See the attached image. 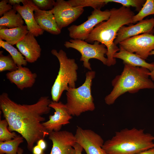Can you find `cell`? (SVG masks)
Returning <instances> with one entry per match:
<instances>
[{
  "instance_id": "cell-1",
  "label": "cell",
  "mask_w": 154,
  "mask_h": 154,
  "mask_svg": "<svg viewBox=\"0 0 154 154\" xmlns=\"http://www.w3.org/2000/svg\"><path fill=\"white\" fill-rule=\"evenodd\" d=\"M51 101L48 96H43L35 104H21L12 100L6 92L0 95V108L8 122L9 130L20 134L31 151L36 142L48 135L42 123L45 120L44 116L50 112Z\"/></svg>"
},
{
  "instance_id": "cell-2",
  "label": "cell",
  "mask_w": 154,
  "mask_h": 154,
  "mask_svg": "<svg viewBox=\"0 0 154 154\" xmlns=\"http://www.w3.org/2000/svg\"><path fill=\"white\" fill-rule=\"evenodd\" d=\"M110 11L108 19L96 25L85 40L90 44L97 41L106 46L107 49L106 65L108 66L114 65L116 62L114 56L119 48L114 41L118 31L123 26L132 23V19L135 15L130 7L122 6L118 8H113Z\"/></svg>"
},
{
  "instance_id": "cell-3",
  "label": "cell",
  "mask_w": 154,
  "mask_h": 154,
  "mask_svg": "<svg viewBox=\"0 0 154 154\" xmlns=\"http://www.w3.org/2000/svg\"><path fill=\"white\" fill-rule=\"evenodd\" d=\"M154 147V136L133 127L115 132L102 147L107 154H137Z\"/></svg>"
},
{
  "instance_id": "cell-4",
  "label": "cell",
  "mask_w": 154,
  "mask_h": 154,
  "mask_svg": "<svg viewBox=\"0 0 154 154\" xmlns=\"http://www.w3.org/2000/svg\"><path fill=\"white\" fill-rule=\"evenodd\" d=\"M124 64L121 73L112 81V91L104 98L108 105L114 104L118 98L126 92L133 93L141 89H154V83L149 78L150 72L148 69Z\"/></svg>"
},
{
  "instance_id": "cell-5",
  "label": "cell",
  "mask_w": 154,
  "mask_h": 154,
  "mask_svg": "<svg viewBox=\"0 0 154 154\" xmlns=\"http://www.w3.org/2000/svg\"><path fill=\"white\" fill-rule=\"evenodd\" d=\"M51 53L57 58L60 64L58 73L51 92L52 101L58 102L64 91H67L69 88H76L78 66L75 60L68 58L66 52L62 49L58 52L53 49Z\"/></svg>"
},
{
  "instance_id": "cell-6",
  "label": "cell",
  "mask_w": 154,
  "mask_h": 154,
  "mask_svg": "<svg viewBox=\"0 0 154 154\" xmlns=\"http://www.w3.org/2000/svg\"><path fill=\"white\" fill-rule=\"evenodd\" d=\"M95 75L94 71L87 72L85 82L81 86L77 88H69L67 91L65 105L69 113L72 116H78L83 112L92 111L95 109L91 86Z\"/></svg>"
},
{
  "instance_id": "cell-7",
  "label": "cell",
  "mask_w": 154,
  "mask_h": 154,
  "mask_svg": "<svg viewBox=\"0 0 154 154\" xmlns=\"http://www.w3.org/2000/svg\"><path fill=\"white\" fill-rule=\"evenodd\" d=\"M98 41H95L93 44L88 43L85 40L78 39H71L65 42L64 45L67 48L74 49L81 54L80 59L83 62L84 68L92 70L90 59L94 58L100 61L106 65L107 59L105 56L107 52L106 46Z\"/></svg>"
},
{
  "instance_id": "cell-8",
  "label": "cell",
  "mask_w": 154,
  "mask_h": 154,
  "mask_svg": "<svg viewBox=\"0 0 154 154\" xmlns=\"http://www.w3.org/2000/svg\"><path fill=\"white\" fill-rule=\"evenodd\" d=\"M110 15V10L102 11L100 9H94L86 21L79 25H72L68 28L69 37L72 39L85 40L95 26L108 20Z\"/></svg>"
},
{
  "instance_id": "cell-9",
  "label": "cell",
  "mask_w": 154,
  "mask_h": 154,
  "mask_svg": "<svg viewBox=\"0 0 154 154\" xmlns=\"http://www.w3.org/2000/svg\"><path fill=\"white\" fill-rule=\"evenodd\" d=\"M120 46L126 50L145 60L154 50V35L144 33L133 37L120 42Z\"/></svg>"
},
{
  "instance_id": "cell-10",
  "label": "cell",
  "mask_w": 154,
  "mask_h": 154,
  "mask_svg": "<svg viewBox=\"0 0 154 154\" xmlns=\"http://www.w3.org/2000/svg\"><path fill=\"white\" fill-rule=\"evenodd\" d=\"M61 30L76 20L83 13L84 7H72L68 1L57 0L50 10Z\"/></svg>"
},
{
  "instance_id": "cell-11",
  "label": "cell",
  "mask_w": 154,
  "mask_h": 154,
  "mask_svg": "<svg viewBox=\"0 0 154 154\" xmlns=\"http://www.w3.org/2000/svg\"><path fill=\"white\" fill-rule=\"evenodd\" d=\"M74 135L76 143L87 154H107L102 147L104 142L103 139L93 131L78 126Z\"/></svg>"
},
{
  "instance_id": "cell-12",
  "label": "cell",
  "mask_w": 154,
  "mask_h": 154,
  "mask_svg": "<svg viewBox=\"0 0 154 154\" xmlns=\"http://www.w3.org/2000/svg\"><path fill=\"white\" fill-rule=\"evenodd\" d=\"M48 138L52 143L50 154H76L74 146L76 143L75 135L66 130L49 132Z\"/></svg>"
},
{
  "instance_id": "cell-13",
  "label": "cell",
  "mask_w": 154,
  "mask_h": 154,
  "mask_svg": "<svg viewBox=\"0 0 154 154\" xmlns=\"http://www.w3.org/2000/svg\"><path fill=\"white\" fill-rule=\"evenodd\" d=\"M55 110L54 115L49 117V120L42 123V125L49 132L60 131L62 125L70 123L72 117L68 113L65 104L61 102L51 101L49 105Z\"/></svg>"
},
{
  "instance_id": "cell-14",
  "label": "cell",
  "mask_w": 154,
  "mask_h": 154,
  "mask_svg": "<svg viewBox=\"0 0 154 154\" xmlns=\"http://www.w3.org/2000/svg\"><path fill=\"white\" fill-rule=\"evenodd\" d=\"M154 19H146L139 21L134 25L123 26L120 29L114 41L117 45L129 38L144 33H152L153 31Z\"/></svg>"
},
{
  "instance_id": "cell-15",
  "label": "cell",
  "mask_w": 154,
  "mask_h": 154,
  "mask_svg": "<svg viewBox=\"0 0 154 154\" xmlns=\"http://www.w3.org/2000/svg\"><path fill=\"white\" fill-rule=\"evenodd\" d=\"M23 5H16L13 8L21 16L26 24L28 30L35 37L43 34L44 31L38 25L34 17L33 11L37 7L32 0H24Z\"/></svg>"
},
{
  "instance_id": "cell-16",
  "label": "cell",
  "mask_w": 154,
  "mask_h": 154,
  "mask_svg": "<svg viewBox=\"0 0 154 154\" xmlns=\"http://www.w3.org/2000/svg\"><path fill=\"white\" fill-rule=\"evenodd\" d=\"M27 62H34L40 57L41 48L35 37L29 32L16 44Z\"/></svg>"
},
{
  "instance_id": "cell-17",
  "label": "cell",
  "mask_w": 154,
  "mask_h": 154,
  "mask_svg": "<svg viewBox=\"0 0 154 154\" xmlns=\"http://www.w3.org/2000/svg\"><path fill=\"white\" fill-rule=\"evenodd\" d=\"M18 66L16 70L6 74L7 79L21 90L32 87L35 82L37 74L32 72L27 67Z\"/></svg>"
},
{
  "instance_id": "cell-18",
  "label": "cell",
  "mask_w": 154,
  "mask_h": 154,
  "mask_svg": "<svg viewBox=\"0 0 154 154\" xmlns=\"http://www.w3.org/2000/svg\"><path fill=\"white\" fill-rule=\"evenodd\" d=\"M35 20L39 26L44 31L54 35L61 32L55 17L50 10H42L37 7L34 11Z\"/></svg>"
},
{
  "instance_id": "cell-19",
  "label": "cell",
  "mask_w": 154,
  "mask_h": 154,
  "mask_svg": "<svg viewBox=\"0 0 154 154\" xmlns=\"http://www.w3.org/2000/svg\"><path fill=\"white\" fill-rule=\"evenodd\" d=\"M119 50L114 56V58L120 59L123 64L134 67H140L148 69L150 72L154 69V62L149 63L138 55L129 52L119 45Z\"/></svg>"
},
{
  "instance_id": "cell-20",
  "label": "cell",
  "mask_w": 154,
  "mask_h": 154,
  "mask_svg": "<svg viewBox=\"0 0 154 154\" xmlns=\"http://www.w3.org/2000/svg\"><path fill=\"white\" fill-rule=\"evenodd\" d=\"M29 32L27 25L14 28H0V39L12 45L16 44Z\"/></svg>"
},
{
  "instance_id": "cell-21",
  "label": "cell",
  "mask_w": 154,
  "mask_h": 154,
  "mask_svg": "<svg viewBox=\"0 0 154 154\" xmlns=\"http://www.w3.org/2000/svg\"><path fill=\"white\" fill-rule=\"evenodd\" d=\"M14 9L5 13L0 18V28L9 29L23 25L24 21L21 15Z\"/></svg>"
},
{
  "instance_id": "cell-22",
  "label": "cell",
  "mask_w": 154,
  "mask_h": 154,
  "mask_svg": "<svg viewBox=\"0 0 154 154\" xmlns=\"http://www.w3.org/2000/svg\"><path fill=\"white\" fill-rule=\"evenodd\" d=\"M23 139L18 135L11 140L0 142V154H17L18 147L23 142Z\"/></svg>"
},
{
  "instance_id": "cell-23",
  "label": "cell",
  "mask_w": 154,
  "mask_h": 154,
  "mask_svg": "<svg viewBox=\"0 0 154 154\" xmlns=\"http://www.w3.org/2000/svg\"><path fill=\"white\" fill-rule=\"evenodd\" d=\"M0 47L8 52L18 66H26L27 62L22 54L12 45L0 39Z\"/></svg>"
},
{
  "instance_id": "cell-24",
  "label": "cell",
  "mask_w": 154,
  "mask_h": 154,
  "mask_svg": "<svg viewBox=\"0 0 154 154\" xmlns=\"http://www.w3.org/2000/svg\"><path fill=\"white\" fill-rule=\"evenodd\" d=\"M154 15V0H147L141 10L132 19V23L141 21L147 16Z\"/></svg>"
},
{
  "instance_id": "cell-25",
  "label": "cell",
  "mask_w": 154,
  "mask_h": 154,
  "mask_svg": "<svg viewBox=\"0 0 154 154\" xmlns=\"http://www.w3.org/2000/svg\"><path fill=\"white\" fill-rule=\"evenodd\" d=\"M0 72L5 71L11 72L16 70L18 67L11 55L5 56L0 52Z\"/></svg>"
},
{
  "instance_id": "cell-26",
  "label": "cell",
  "mask_w": 154,
  "mask_h": 154,
  "mask_svg": "<svg viewBox=\"0 0 154 154\" xmlns=\"http://www.w3.org/2000/svg\"><path fill=\"white\" fill-rule=\"evenodd\" d=\"M8 126V122L5 119L0 120V142L11 140L17 136L15 132H11L9 130Z\"/></svg>"
},
{
  "instance_id": "cell-27",
  "label": "cell",
  "mask_w": 154,
  "mask_h": 154,
  "mask_svg": "<svg viewBox=\"0 0 154 154\" xmlns=\"http://www.w3.org/2000/svg\"><path fill=\"white\" fill-rule=\"evenodd\" d=\"M108 3L114 2L121 4L122 6L127 7H134L135 10L139 11L145 3V0H107Z\"/></svg>"
},
{
  "instance_id": "cell-28",
  "label": "cell",
  "mask_w": 154,
  "mask_h": 154,
  "mask_svg": "<svg viewBox=\"0 0 154 154\" xmlns=\"http://www.w3.org/2000/svg\"><path fill=\"white\" fill-rule=\"evenodd\" d=\"M34 4L40 10L46 11L51 10L53 7L55 1L53 0H33Z\"/></svg>"
},
{
  "instance_id": "cell-29",
  "label": "cell",
  "mask_w": 154,
  "mask_h": 154,
  "mask_svg": "<svg viewBox=\"0 0 154 154\" xmlns=\"http://www.w3.org/2000/svg\"><path fill=\"white\" fill-rule=\"evenodd\" d=\"M12 6L8 3V0H3L0 2V16L12 9Z\"/></svg>"
},
{
  "instance_id": "cell-30",
  "label": "cell",
  "mask_w": 154,
  "mask_h": 154,
  "mask_svg": "<svg viewBox=\"0 0 154 154\" xmlns=\"http://www.w3.org/2000/svg\"><path fill=\"white\" fill-rule=\"evenodd\" d=\"M32 151L33 154H42L43 152V150L37 145L33 147Z\"/></svg>"
},
{
  "instance_id": "cell-31",
  "label": "cell",
  "mask_w": 154,
  "mask_h": 154,
  "mask_svg": "<svg viewBox=\"0 0 154 154\" xmlns=\"http://www.w3.org/2000/svg\"><path fill=\"white\" fill-rule=\"evenodd\" d=\"M37 143V145L43 150L46 148V144L44 139H40L38 140Z\"/></svg>"
},
{
  "instance_id": "cell-32",
  "label": "cell",
  "mask_w": 154,
  "mask_h": 154,
  "mask_svg": "<svg viewBox=\"0 0 154 154\" xmlns=\"http://www.w3.org/2000/svg\"><path fill=\"white\" fill-rule=\"evenodd\" d=\"M74 147L76 150V154H82V152L83 148L79 144L76 143L74 146Z\"/></svg>"
},
{
  "instance_id": "cell-33",
  "label": "cell",
  "mask_w": 154,
  "mask_h": 154,
  "mask_svg": "<svg viewBox=\"0 0 154 154\" xmlns=\"http://www.w3.org/2000/svg\"><path fill=\"white\" fill-rule=\"evenodd\" d=\"M24 0H9L8 3L11 5L13 6L16 5H20L21 3H22Z\"/></svg>"
},
{
  "instance_id": "cell-34",
  "label": "cell",
  "mask_w": 154,
  "mask_h": 154,
  "mask_svg": "<svg viewBox=\"0 0 154 154\" xmlns=\"http://www.w3.org/2000/svg\"><path fill=\"white\" fill-rule=\"evenodd\" d=\"M137 154H154V147L141 152Z\"/></svg>"
},
{
  "instance_id": "cell-35",
  "label": "cell",
  "mask_w": 154,
  "mask_h": 154,
  "mask_svg": "<svg viewBox=\"0 0 154 154\" xmlns=\"http://www.w3.org/2000/svg\"><path fill=\"white\" fill-rule=\"evenodd\" d=\"M154 55V50L151 51L150 54V55ZM150 76L153 81H154V69L150 73Z\"/></svg>"
},
{
  "instance_id": "cell-36",
  "label": "cell",
  "mask_w": 154,
  "mask_h": 154,
  "mask_svg": "<svg viewBox=\"0 0 154 154\" xmlns=\"http://www.w3.org/2000/svg\"><path fill=\"white\" fill-rule=\"evenodd\" d=\"M23 149L21 147H19L17 152V154H23Z\"/></svg>"
},
{
  "instance_id": "cell-37",
  "label": "cell",
  "mask_w": 154,
  "mask_h": 154,
  "mask_svg": "<svg viewBox=\"0 0 154 154\" xmlns=\"http://www.w3.org/2000/svg\"><path fill=\"white\" fill-rule=\"evenodd\" d=\"M42 154H45L44 152H43Z\"/></svg>"
},
{
  "instance_id": "cell-38",
  "label": "cell",
  "mask_w": 154,
  "mask_h": 154,
  "mask_svg": "<svg viewBox=\"0 0 154 154\" xmlns=\"http://www.w3.org/2000/svg\"></svg>"
}]
</instances>
